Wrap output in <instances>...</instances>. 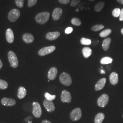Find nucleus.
<instances>
[{"label": "nucleus", "mask_w": 123, "mask_h": 123, "mask_svg": "<svg viewBox=\"0 0 123 123\" xmlns=\"http://www.w3.org/2000/svg\"><path fill=\"white\" fill-rule=\"evenodd\" d=\"M50 17V13L49 12H43L38 13L36 15L35 21L40 24H44L49 21Z\"/></svg>", "instance_id": "f257e3e1"}, {"label": "nucleus", "mask_w": 123, "mask_h": 123, "mask_svg": "<svg viewBox=\"0 0 123 123\" xmlns=\"http://www.w3.org/2000/svg\"><path fill=\"white\" fill-rule=\"evenodd\" d=\"M8 57L9 62L13 68H16L18 65V60L16 54L12 51H10L8 53Z\"/></svg>", "instance_id": "f03ea898"}, {"label": "nucleus", "mask_w": 123, "mask_h": 123, "mask_svg": "<svg viewBox=\"0 0 123 123\" xmlns=\"http://www.w3.org/2000/svg\"><path fill=\"white\" fill-rule=\"evenodd\" d=\"M61 83L67 86H70L72 83V79L70 75L66 73H62L59 77Z\"/></svg>", "instance_id": "7ed1b4c3"}, {"label": "nucleus", "mask_w": 123, "mask_h": 123, "mask_svg": "<svg viewBox=\"0 0 123 123\" xmlns=\"http://www.w3.org/2000/svg\"><path fill=\"white\" fill-rule=\"evenodd\" d=\"M20 12L17 9H12L8 14V19L11 22H15L19 18Z\"/></svg>", "instance_id": "20e7f679"}, {"label": "nucleus", "mask_w": 123, "mask_h": 123, "mask_svg": "<svg viewBox=\"0 0 123 123\" xmlns=\"http://www.w3.org/2000/svg\"><path fill=\"white\" fill-rule=\"evenodd\" d=\"M32 105H33L32 114L36 118H40L42 115V109L39 104L38 102H35L33 103Z\"/></svg>", "instance_id": "39448f33"}, {"label": "nucleus", "mask_w": 123, "mask_h": 123, "mask_svg": "<svg viewBox=\"0 0 123 123\" xmlns=\"http://www.w3.org/2000/svg\"><path fill=\"white\" fill-rule=\"evenodd\" d=\"M56 49V47L54 46H51L49 47H44L38 51V55L41 56H44L50 53L53 52Z\"/></svg>", "instance_id": "423d86ee"}, {"label": "nucleus", "mask_w": 123, "mask_h": 123, "mask_svg": "<svg viewBox=\"0 0 123 123\" xmlns=\"http://www.w3.org/2000/svg\"><path fill=\"white\" fill-rule=\"evenodd\" d=\"M82 117V111L80 108H77L73 110L70 114V118L73 121L79 120Z\"/></svg>", "instance_id": "0eeeda50"}, {"label": "nucleus", "mask_w": 123, "mask_h": 123, "mask_svg": "<svg viewBox=\"0 0 123 123\" xmlns=\"http://www.w3.org/2000/svg\"><path fill=\"white\" fill-rule=\"evenodd\" d=\"M109 101V97L106 94H104L99 97L97 101L98 105L100 107H105Z\"/></svg>", "instance_id": "6e6552de"}, {"label": "nucleus", "mask_w": 123, "mask_h": 123, "mask_svg": "<svg viewBox=\"0 0 123 123\" xmlns=\"http://www.w3.org/2000/svg\"><path fill=\"white\" fill-rule=\"evenodd\" d=\"M61 99L63 103H70L72 100L70 93L67 90H63L61 95Z\"/></svg>", "instance_id": "1a4fd4ad"}, {"label": "nucleus", "mask_w": 123, "mask_h": 123, "mask_svg": "<svg viewBox=\"0 0 123 123\" xmlns=\"http://www.w3.org/2000/svg\"><path fill=\"white\" fill-rule=\"evenodd\" d=\"M43 104L45 108L49 112H53L55 109L54 104L52 101H49L46 99L43 101Z\"/></svg>", "instance_id": "9d476101"}, {"label": "nucleus", "mask_w": 123, "mask_h": 123, "mask_svg": "<svg viewBox=\"0 0 123 123\" xmlns=\"http://www.w3.org/2000/svg\"><path fill=\"white\" fill-rule=\"evenodd\" d=\"M1 103L2 105L6 106H12L16 105V101L11 98H3L1 100Z\"/></svg>", "instance_id": "9b49d317"}, {"label": "nucleus", "mask_w": 123, "mask_h": 123, "mask_svg": "<svg viewBox=\"0 0 123 123\" xmlns=\"http://www.w3.org/2000/svg\"><path fill=\"white\" fill-rule=\"evenodd\" d=\"M6 39L8 43H13L14 40V35L13 33V31L12 29L8 28L6 32Z\"/></svg>", "instance_id": "f8f14e48"}, {"label": "nucleus", "mask_w": 123, "mask_h": 123, "mask_svg": "<svg viewBox=\"0 0 123 123\" xmlns=\"http://www.w3.org/2000/svg\"><path fill=\"white\" fill-rule=\"evenodd\" d=\"M57 74V68L55 67H52L49 70L48 74V79L50 80H53L56 79Z\"/></svg>", "instance_id": "ddd939ff"}, {"label": "nucleus", "mask_w": 123, "mask_h": 123, "mask_svg": "<svg viewBox=\"0 0 123 123\" xmlns=\"http://www.w3.org/2000/svg\"><path fill=\"white\" fill-rule=\"evenodd\" d=\"M62 14V10L61 8H56L53 11L52 17L55 21H57L60 19Z\"/></svg>", "instance_id": "4468645a"}, {"label": "nucleus", "mask_w": 123, "mask_h": 123, "mask_svg": "<svg viewBox=\"0 0 123 123\" xmlns=\"http://www.w3.org/2000/svg\"><path fill=\"white\" fill-rule=\"evenodd\" d=\"M60 35V33L58 31L50 32L46 35V38L47 39L50 41H53L57 39Z\"/></svg>", "instance_id": "2eb2a0df"}, {"label": "nucleus", "mask_w": 123, "mask_h": 123, "mask_svg": "<svg viewBox=\"0 0 123 123\" xmlns=\"http://www.w3.org/2000/svg\"><path fill=\"white\" fill-rule=\"evenodd\" d=\"M22 38L23 41L26 43H32L34 40L33 36L30 33H28L24 34L22 35Z\"/></svg>", "instance_id": "dca6fc26"}, {"label": "nucleus", "mask_w": 123, "mask_h": 123, "mask_svg": "<svg viewBox=\"0 0 123 123\" xmlns=\"http://www.w3.org/2000/svg\"><path fill=\"white\" fill-rule=\"evenodd\" d=\"M106 82V79L102 78L100 79L95 86V89L96 91H99L104 88Z\"/></svg>", "instance_id": "f3484780"}, {"label": "nucleus", "mask_w": 123, "mask_h": 123, "mask_svg": "<svg viewBox=\"0 0 123 123\" xmlns=\"http://www.w3.org/2000/svg\"><path fill=\"white\" fill-rule=\"evenodd\" d=\"M110 80L111 84L112 85H116L118 83L119 77L118 75L115 72H113L110 76Z\"/></svg>", "instance_id": "a211bd4d"}, {"label": "nucleus", "mask_w": 123, "mask_h": 123, "mask_svg": "<svg viewBox=\"0 0 123 123\" xmlns=\"http://www.w3.org/2000/svg\"><path fill=\"white\" fill-rule=\"evenodd\" d=\"M26 95V90L25 88L22 86L18 88V97L20 99L25 98Z\"/></svg>", "instance_id": "6ab92c4d"}, {"label": "nucleus", "mask_w": 123, "mask_h": 123, "mask_svg": "<svg viewBox=\"0 0 123 123\" xmlns=\"http://www.w3.org/2000/svg\"><path fill=\"white\" fill-rule=\"evenodd\" d=\"M82 53L84 57L87 58L91 56L92 53V49L89 47H84L82 50Z\"/></svg>", "instance_id": "aec40b11"}, {"label": "nucleus", "mask_w": 123, "mask_h": 123, "mask_svg": "<svg viewBox=\"0 0 123 123\" xmlns=\"http://www.w3.org/2000/svg\"><path fill=\"white\" fill-rule=\"evenodd\" d=\"M111 41V39L110 38H107L105 39L103 41V43H102V47H103V49L105 51H106L109 49Z\"/></svg>", "instance_id": "412c9836"}, {"label": "nucleus", "mask_w": 123, "mask_h": 123, "mask_svg": "<svg viewBox=\"0 0 123 123\" xmlns=\"http://www.w3.org/2000/svg\"><path fill=\"white\" fill-rule=\"evenodd\" d=\"M105 114L102 113H98L96 115L94 119V123H102L103 122L104 119H105Z\"/></svg>", "instance_id": "4be33fe9"}, {"label": "nucleus", "mask_w": 123, "mask_h": 123, "mask_svg": "<svg viewBox=\"0 0 123 123\" xmlns=\"http://www.w3.org/2000/svg\"><path fill=\"white\" fill-rule=\"evenodd\" d=\"M105 6V3L104 2H99L97 3L96 5L94 6V9L96 12H100L103 9Z\"/></svg>", "instance_id": "5701e85b"}, {"label": "nucleus", "mask_w": 123, "mask_h": 123, "mask_svg": "<svg viewBox=\"0 0 123 123\" xmlns=\"http://www.w3.org/2000/svg\"><path fill=\"white\" fill-rule=\"evenodd\" d=\"M113 62V59L110 57H103L100 60V63L102 64H108L111 63Z\"/></svg>", "instance_id": "b1692460"}, {"label": "nucleus", "mask_w": 123, "mask_h": 123, "mask_svg": "<svg viewBox=\"0 0 123 123\" xmlns=\"http://www.w3.org/2000/svg\"><path fill=\"white\" fill-rule=\"evenodd\" d=\"M112 32L110 29H107L102 31L99 34V36L101 37H105L110 35Z\"/></svg>", "instance_id": "393cba45"}, {"label": "nucleus", "mask_w": 123, "mask_h": 123, "mask_svg": "<svg viewBox=\"0 0 123 123\" xmlns=\"http://www.w3.org/2000/svg\"><path fill=\"white\" fill-rule=\"evenodd\" d=\"M71 23L76 26H79L81 24V21L79 18H73L71 20Z\"/></svg>", "instance_id": "a878e982"}, {"label": "nucleus", "mask_w": 123, "mask_h": 123, "mask_svg": "<svg viewBox=\"0 0 123 123\" xmlns=\"http://www.w3.org/2000/svg\"><path fill=\"white\" fill-rule=\"evenodd\" d=\"M80 43L84 45H89L91 44V40L88 38L83 37L80 40Z\"/></svg>", "instance_id": "bb28decb"}, {"label": "nucleus", "mask_w": 123, "mask_h": 123, "mask_svg": "<svg viewBox=\"0 0 123 123\" xmlns=\"http://www.w3.org/2000/svg\"><path fill=\"white\" fill-rule=\"evenodd\" d=\"M8 83L5 80L0 79V89L4 90L8 87Z\"/></svg>", "instance_id": "cd10ccee"}, {"label": "nucleus", "mask_w": 123, "mask_h": 123, "mask_svg": "<svg viewBox=\"0 0 123 123\" xmlns=\"http://www.w3.org/2000/svg\"><path fill=\"white\" fill-rule=\"evenodd\" d=\"M45 97L46 99L49 101H53L55 98H56V95H51L49 94V92H45L44 94Z\"/></svg>", "instance_id": "c85d7f7f"}, {"label": "nucleus", "mask_w": 123, "mask_h": 123, "mask_svg": "<svg viewBox=\"0 0 123 123\" xmlns=\"http://www.w3.org/2000/svg\"><path fill=\"white\" fill-rule=\"evenodd\" d=\"M105 27V26L103 25H96L92 26L91 28V30L94 31H100L103 29Z\"/></svg>", "instance_id": "c756f323"}, {"label": "nucleus", "mask_w": 123, "mask_h": 123, "mask_svg": "<svg viewBox=\"0 0 123 123\" xmlns=\"http://www.w3.org/2000/svg\"><path fill=\"white\" fill-rule=\"evenodd\" d=\"M121 10L119 8H115L112 12V15L114 18H118L119 17Z\"/></svg>", "instance_id": "7c9ffc66"}, {"label": "nucleus", "mask_w": 123, "mask_h": 123, "mask_svg": "<svg viewBox=\"0 0 123 123\" xmlns=\"http://www.w3.org/2000/svg\"><path fill=\"white\" fill-rule=\"evenodd\" d=\"M16 6L22 8L24 6V0H15Z\"/></svg>", "instance_id": "2f4dec72"}, {"label": "nucleus", "mask_w": 123, "mask_h": 123, "mask_svg": "<svg viewBox=\"0 0 123 123\" xmlns=\"http://www.w3.org/2000/svg\"><path fill=\"white\" fill-rule=\"evenodd\" d=\"M37 0H28V7H31L35 6L37 3Z\"/></svg>", "instance_id": "473e14b6"}, {"label": "nucleus", "mask_w": 123, "mask_h": 123, "mask_svg": "<svg viewBox=\"0 0 123 123\" xmlns=\"http://www.w3.org/2000/svg\"><path fill=\"white\" fill-rule=\"evenodd\" d=\"M81 0H72L71 2V6L75 7L79 4Z\"/></svg>", "instance_id": "72a5a7b5"}, {"label": "nucleus", "mask_w": 123, "mask_h": 123, "mask_svg": "<svg viewBox=\"0 0 123 123\" xmlns=\"http://www.w3.org/2000/svg\"><path fill=\"white\" fill-rule=\"evenodd\" d=\"M73 31V28L72 27H68L66 28L65 30V32L67 34H69L72 32Z\"/></svg>", "instance_id": "f704fd0d"}, {"label": "nucleus", "mask_w": 123, "mask_h": 123, "mask_svg": "<svg viewBox=\"0 0 123 123\" xmlns=\"http://www.w3.org/2000/svg\"><path fill=\"white\" fill-rule=\"evenodd\" d=\"M71 0H58L59 2L62 4H68Z\"/></svg>", "instance_id": "c9c22d12"}, {"label": "nucleus", "mask_w": 123, "mask_h": 123, "mask_svg": "<svg viewBox=\"0 0 123 123\" xmlns=\"http://www.w3.org/2000/svg\"><path fill=\"white\" fill-rule=\"evenodd\" d=\"M119 20L120 21H123V8L120 11V14L119 15Z\"/></svg>", "instance_id": "e433bc0d"}, {"label": "nucleus", "mask_w": 123, "mask_h": 123, "mask_svg": "<svg viewBox=\"0 0 123 123\" xmlns=\"http://www.w3.org/2000/svg\"><path fill=\"white\" fill-rule=\"evenodd\" d=\"M42 123H52L50 121H49V120H43L42 122Z\"/></svg>", "instance_id": "4c0bfd02"}, {"label": "nucleus", "mask_w": 123, "mask_h": 123, "mask_svg": "<svg viewBox=\"0 0 123 123\" xmlns=\"http://www.w3.org/2000/svg\"><path fill=\"white\" fill-rule=\"evenodd\" d=\"M2 66H3V63H2V62L1 61V60L0 59V69L2 67Z\"/></svg>", "instance_id": "58836bf2"}, {"label": "nucleus", "mask_w": 123, "mask_h": 123, "mask_svg": "<svg viewBox=\"0 0 123 123\" xmlns=\"http://www.w3.org/2000/svg\"><path fill=\"white\" fill-rule=\"evenodd\" d=\"M117 0L119 3L123 5V0Z\"/></svg>", "instance_id": "ea45409f"}, {"label": "nucleus", "mask_w": 123, "mask_h": 123, "mask_svg": "<svg viewBox=\"0 0 123 123\" xmlns=\"http://www.w3.org/2000/svg\"><path fill=\"white\" fill-rule=\"evenodd\" d=\"M100 73L101 74H105V72L104 70H100Z\"/></svg>", "instance_id": "a19ab883"}, {"label": "nucleus", "mask_w": 123, "mask_h": 123, "mask_svg": "<svg viewBox=\"0 0 123 123\" xmlns=\"http://www.w3.org/2000/svg\"><path fill=\"white\" fill-rule=\"evenodd\" d=\"M121 33L123 35V28L121 29Z\"/></svg>", "instance_id": "79ce46f5"}, {"label": "nucleus", "mask_w": 123, "mask_h": 123, "mask_svg": "<svg viewBox=\"0 0 123 123\" xmlns=\"http://www.w3.org/2000/svg\"><path fill=\"white\" fill-rule=\"evenodd\" d=\"M76 12H79V9H76Z\"/></svg>", "instance_id": "37998d69"}, {"label": "nucleus", "mask_w": 123, "mask_h": 123, "mask_svg": "<svg viewBox=\"0 0 123 123\" xmlns=\"http://www.w3.org/2000/svg\"><path fill=\"white\" fill-rule=\"evenodd\" d=\"M89 1H94L95 0H89Z\"/></svg>", "instance_id": "c03bdc74"}, {"label": "nucleus", "mask_w": 123, "mask_h": 123, "mask_svg": "<svg viewBox=\"0 0 123 123\" xmlns=\"http://www.w3.org/2000/svg\"><path fill=\"white\" fill-rule=\"evenodd\" d=\"M32 123V121H29V122H28V123Z\"/></svg>", "instance_id": "a18cd8bd"}]
</instances>
